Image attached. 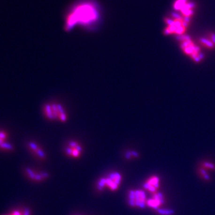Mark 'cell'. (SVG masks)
I'll use <instances>...</instances> for the list:
<instances>
[{
	"label": "cell",
	"instance_id": "1",
	"mask_svg": "<svg viewBox=\"0 0 215 215\" xmlns=\"http://www.w3.org/2000/svg\"><path fill=\"white\" fill-rule=\"evenodd\" d=\"M164 22L167 25L163 31L164 35L174 34L180 36L185 34L191 20L185 18L177 13H173L172 17H164Z\"/></svg>",
	"mask_w": 215,
	"mask_h": 215
},
{
	"label": "cell",
	"instance_id": "2",
	"mask_svg": "<svg viewBox=\"0 0 215 215\" xmlns=\"http://www.w3.org/2000/svg\"><path fill=\"white\" fill-rule=\"evenodd\" d=\"M177 38L179 42L180 48L186 56L196 63L202 62L204 55L201 51V47L193 41L189 35L184 34L177 36Z\"/></svg>",
	"mask_w": 215,
	"mask_h": 215
},
{
	"label": "cell",
	"instance_id": "3",
	"mask_svg": "<svg viewBox=\"0 0 215 215\" xmlns=\"http://www.w3.org/2000/svg\"><path fill=\"white\" fill-rule=\"evenodd\" d=\"M42 112L47 119L65 123L68 120V114L62 104L56 102L47 103L42 108Z\"/></svg>",
	"mask_w": 215,
	"mask_h": 215
},
{
	"label": "cell",
	"instance_id": "4",
	"mask_svg": "<svg viewBox=\"0 0 215 215\" xmlns=\"http://www.w3.org/2000/svg\"><path fill=\"white\" fill-rule=\"evenodd\" d=\"M122 182V176L117 172H111L105 177H101L96 185L99 191H104L108 189L111 191H115L119 188Z\"/></svg>",
	"mask_w": 215,
	"mask_h": 215
},
{
	"label": "cell",
	"instance_id": "5",
	"mask_svg": "<svg viewBox=\"0 0 215 215\" xmlns=\"http://www.w3.org/2000/svg\"><path fill=\"white\" fill-rule=\"evenodd\" d=\"M146 197L145 192L142 190H130L127 196V201L130 206L143 209L146 205Z\"/></svg>",
	"mask_w": 215,
	"mask_h": 215
},
{
	"label": "cell",
	"instance_id": "6",
	"mask_svg": "<svg viewBox=\"0 0 215 215\" xmlns=\"http://www.w3.org/2000/svg\"><path fill=\"white\" fill-rule=\"evenodd\" d=\"M83 148L81 144L78 141L71 140L67 142L65 148V152L67 155L73 158H78L81 156Z\"/></svg>",
	"mask_w": 215,
	"mask_h": 215
},
{
	"label": "cell",
	"instance_id": "7",
	"mask_svg": "<svg viewBox=\"0 0 215 215\" xmlns=\"http://www.w3.org/2000/svg\"><path fill=\"white\" fill-rule=\"evenodd\" d=\"M25 174L30 180L40 182L49 177V174L46 172H38L31 168L25 169Z\"/></svg>",
	"mask_w": 215,
	"mask_h": 215
},
{
	"label": "cell",
	"instance_id": "8",
	"mask_svg": "<svg viewBox=\"0 0 215 215\" xmlns=\"http://www.w3.org/2000/svg\"><path fill=\"white\" fill-rule=\"evenodd\" d=\"M198 43L202 47L209 50L215 49V32H209L205 36L200 37L198 40Z\"/></svg>",
	"mask_w": 215,
	"mask_h": 215
},
{
	"label": "cell",
	"instance_id": "9",
	"mask_svg": "<svg viewBox=\"0 0 215 215\" xmlns=\"http://www.w3.org/2000/svg\"><path fill=\"white\" fill-rule=\"evenodd\" d=\"M27 147L34 156L38 159L40 160H44L46 158V152L42 147L37 143L31 141L27 143Z\"/></svg>",
	"mask_w": 215,
	"mask_h": 215
},
{
	"label": "cell",
	"instance_id": "10",
	"mask_svg": "<svg viewBox=\"0 0 215 215\" xmlns=\"http://www.w3.org/2000/svg\"><path fill=\"white\" fill-rule=\"evenodd\" d=\"M164 203V197L161 192H156L152 194V198H149L146 201V205L154 209H158L160 206Z\"/></svg>",
	"mask_w": 215,
	"mask_h": 215
},
{
	"label": "cell",
	"instance_id": "11",
	"mask_svg": "<svg viewBox=\"0 0 215 215\" xmlns=\"http://www.w3.org/2000/svg\"><path fill=\"white\" fill-rule=\"evenodd\" d=\"M160 185V179L157 176H152L149 177L145 182L143 184V186L148 191L152 192V194L157 192Z\"/></svg>",
	"mask_w": 215,
	"mask_h": 215
},
{
	"label": "cell",
	"instance_id": "12",
	"mask_svg": "<svg viewBox=\"0 0 215 215\" xmlns=\"http://www.w3.org/2000/svg\"><path fill=\"white\" fill-rule=\"evenodd\" d=\"M7 138V133L5 131L0 130V150L6 152H11L14 150V147L10 143L5 142Z\"/></svg>",
	"mask_w": 215,
	"mask_h": 215
},
{
	"label": "cell",
	"instance_id": "13",
	"mask_svg": "<svg viewBox=\"0 0 215 215\" xmlns=\"http://www.w3.org/2000/svg\"><path fill=\"white\" fill-rule=\"evenodd\" d=\"M3 215H31V213L29 209L24 208L22 209H16L10 211L9 213Z\"/></svg>",
	"mask_w": 215,
	"mask_h": 215
},
{
	"label": "cell",
	"instance_id": "14",
	"mask_svg": "<svg viewBox=\"0 0 215 215\" xmlns=\"http://www.w3.org/2000/svg\"><path fill=\"white\" fill-rule=\"evenodd\" d=\"M139 156V154L138 152L135 151H128L126 152L125 157L128 160H130L132 158H138Z\"/></svg>",
	"mask_w": 215,
	"mask_h": 215
},
{
	"label": "cell",
	"instance_id": "15",
	"mask_svg": "<svg viewBox=\"0 0 215 215\" xmlns=\"http://www.w3.org/2000/svg\"><path fill=\"white\" fill-rule=\"evenodd\" d=\"M202 168L204 169H209L211 170H215V164L210 162H204L202 164Z\"/></svg>",
	"mask_w": 215,
	"mask_h": 215
},
{
	"label": "cell",
	"instance_id": "16",
	"mask_svg": "<svg viewBox=\"0 0 215 215\" xmlns=\"http://www.w3.org/2000/svg\"><path fill=\"white\" fill-rule=\"evenodd\" d=\"M157 211L161 215H172L173 214V210H167V209H157Z\"/></svg>",
	"mask_w": 215,
	"mask_h": 215
},
{
	"label": "cell",
	"instance_id": "17",
	"mask_svg": "<svg viewBox=\"0 0 215 215\" xmlns=\"http://www.w3.org/2000/svg\"><path fill=\"white\" fill-rule=\"evenodd\" d=\"M199 172L200 173L201 176H202L206 180H210V177L209 176V175L208 174V173L206 172V170L203 168H201L199 170Z\"/></svg>",
	"mask_w": 215,
	"mask_h": 215
}]
</instances>
